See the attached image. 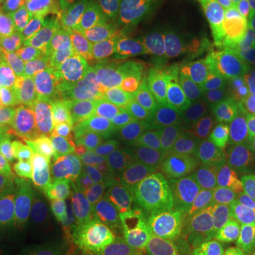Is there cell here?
Segmentation results:
<instances>
[{"mask_svg":"<svg viewBox=\"0 0 255 255\" xmlns=\"http://www.w3.org/2000/svg\"><path fill=\"white\" fill-rule=\"evenodd\" d=\"M121 50V40L117 31L107 30L102 34L90 37L88 47L81 58L63 75L47 84V91L73 95L84 101L88 108L94 111L101 82Z\"/></svg>","mask_w":255,"mask_h":255,"instance_id":"5","label":"cell"},{"mask_svg":"<svg viewBox=\"0 0 255 255\" xmlns=\"http://www.w3.org/2000/svg\"><path fill=\"white\" fill-rule=\"evenodd\" d=\"M122 196L143 201L209 199L214 179L201 172L191 156L189 133L179 132L170 152L162 160L136 172L117 174Z\"/></svg>","mask_w":255,"mask_h":255,"instance_id":"1","label":"cell"},{"mask_svg":"<svg viewBox=\"0 0 255 255\" xmlns=\"http://www.w3.org/2000/svg\"><path fill=\"white\" fill-rule=\"evenodd\" d=\"M50 6L51 0H10L4 11V21L13 27H23L50 10Z\"/></svg>","mask_w":255,"mask_h":255,"instance_id":"35","label":"cell"},{"mask_svg":"<svg viewBox=\"0 0 255 255\" xmlns=\"http://www.w3.org/2000/svg\"><path fill=\"white\" fill-rule=\"evenodd\" d=\"M153 1L155 0H118L121 27L130 23L137 14H140Z\"/></svg>","mask_w":255,"mask_h":255,"instance_id":"37","label":"cell"},{"mask_svg":"<svg viewBox=\"0 0 255 255\" xmlns=\"http://www.w3.org/2000/svg\"><path fill=\"white\" fill-rule=\"evenodd\" d=\"M238 122H200L189 132L191 156L201 172L217 179L227 174L240 173L250 156L241 137Z\"/></svg>","mask_w":255,"mask_h":255,"instance_id":"4","label":"cell"},{"mask_svg":"<svg viewBox=\"0 0 255 255\" xmlns=\"http://www.w3.org/2000/svg\"><path fill=\"white\" fill-rule=\"evenodd\" d=\"M88 43L90 34L81 31H67L44 64L40 65L47 84L54 81L55 78L70 70L81 58Z\"/></svg>","mask_w":255,"mask_h":255,"instance_id":"25","label":"cell"},{"mask_svg":"<svg viewBox=\"0 0 255 255\" xmlns=\"http://www.w3.org/2000/svg\"><path fill=\"white\" fill-rule=\"evenodd\" d=\"M9 1L10 0H0V9H3V7H7Z\"/></svg>","mask_w":255,"mask_h":255,"instance_id":"42","label":"cell"},{"mask_svg":"<svg viewBox=\"0 0 255 255\" xmlns=\"http://www.w3.org/2000/svg\"><path fill=\"white\" fill-rule=\"evenodd\" d=\"M6 114L10 122L27 140L34 153L46 152L50 137V125L31 105H17L6 101Z\"/></svg>","mask_w":255,"mask_h":255,"instance_id":"27","label":"cell"},{"mask_svg":"<svg viewBox=\"0 0 255 255\" xmlns=\"http://www.w3.org/2000/svg\"><path fill=\"white\" fill-rule=\"evenodd\" d=\"M0 255H18L16 251H11V250H4V248H0Z\"/></svg>","mask_w":255,"mask_h":255,"instance_id":"41","label":"cell"},{"mask_svg":"<svg viewBox=\"0 0 255 255\" xmlns=\"http://www.w3.org/2000/svg\"><path fill=\"white\" fill-rule=\"evenodd\" d=\"M63 216L70 227L74 255H108L101 203L74 199Z\"/></svg>","mask_w":255,"mask_h":255,"instance_id":"11","label":"cell"},{"mask_svg":"<svg viewBox=\"0 0 255 255\" xmlns=\"http://www.w3.org/2000/svg\"><path fill=\"white\" fill-rule=\"evenodd\" d=\"M137 201L147 250L189 230L193 201Z\"/></svg>","mask_w":255,"mask_h":255,"instance_id":"12","label":"cell"},{"mask_svg":"<svg viewBox=\"0 0 255 255\" xmlns=\"http://www.w3.org/2000/svg\"><path fill=\"white\" fill-rule=\"evenodd\" d=\"M18 28L26 38L30 58L37 65L44 64L48 55L53 53V50L67 33V30L55 21L50 10L40 14L31 23Z\"/></svg>","mask_w":255,"mask_h":255,"instance_id":"22","label":"cell"},{"mask_svg":"<svg viewBox=\"0 0 255 255\" xmlns=\"http://www.w3.org/2000/svg\"><path fill=\"white\" fill-rule=\"evenodd\" d=\"M1 21H3V20H1V17H0V23H1Z\"/></svg>","mask_w":255,"mask_h":255,"instance_id":"46","label":"cell"},{"mask_svg":"<svg viewBox=\"0 0 255 255\" xmlns=\"http://www.w3.org/2000/svg\"><path fill=\"white\" fill-rule=\"evenodd\" d=\"M3 174H4V170H3V169H1V166H0V177H1Z\"/></svg>","mask_w":255,"mask_h":255,"instance_id":"44","label":"cell"},{"mask_svg":"<svg viewBox=\"0 0 255 255\" xmlns=\"http://www.w3.org/2000/svg\"><path fill=\"white\" fill-rule=\"evenodd\" d=\"M107 248L112 251L124 246H136L147 253L145 233L139 214V201L127 196L102 203Z\"/></svg>","mask_w":255,"mask_h":255,"instance_id":"14","label":"cell"},{"mask_svg":"<svg viewBox=\"0 0 255 255\" xmlns=\"http://www.w3.org/2000/svg\"><path fill=\"white\" fill-rule=\"evenodd\" d=\"M146 97L135 100L112 101L100 111L101 136L112 140L132 119L149 108Z\"/></svg>","mask_w":255,"mask_h":255,"instance_id":"30","label":"cell"},{"mask_svg":"<svg viewBox=\"0 0 255 255\" xmlns=\"http://www.w3.org/2000/svg\"><path fill=\"white\" fill-rule=\"evenodd\" d=\"M243 0H194L210 33L217 41H233Z\"/></svg>","mask_w":255,"mask_h":255,"instance_id":"23","label":"cell"},{"mask_svg":"<svg viewBox=\"0 0 255 255\" xmlns=\"http://www.w3.org/2000/svg\"><path fill=\"white\" fill-rule=\"evenodd\" d=\"M236 53L255 55V0H243L237 31L233 40Z\"/></svg>","mask_w":255,"mask_h":255,"instance_id":"34","label":"cell"},{"mask_svg":"<svg viewBox=\"0 0 255 255\" xmlns=\"http://www.w3.org/2000/svg\"><path fill=\"white\" fill-rule=\"evenodd\" d=\"M4 111H6V100L0 95V118L3 117Z\"/></svg>","mask_w":255,"mask_h":255,"instance_id":"40","label":"cell"},{"mask_svg":"<svg viewBox=\"0 0 255 255\" xmlns=\"http://www.w3.org/2000/svg\"><path fill=\"white\" fill-rule=\"evenodd\" d=\"M246 70L187 87L184 94V112L187 121L196 124L206 122L227 110L231 102L234 84L238 75Z\"/></svg>","mask_w":255,"mask_h":255,"instance_id":"16","label":"cell"},{"mask_svg":"<svg viewBox=\"0 0 255 255\" xmlns=\"http://www.w3.org/2000/svg\"><path fill=\"white\" fill-rule=\"evenodd\" d=\"M164 70L170 73L184 87L216 80L223 75L248 68L246 60H241L233 46L214 44L167 61Z\"/></svg>","mask_w":255,"mask_h":255,"instance_id":"8","label":"cell"},{"mask_svg":"<svg viewBox=\"0 0 255 255\" xmlns=\"http://www.w3.org/2000/svg\"><path fill=\"white\" fill-rule=\"evenodd\" d=\"M23 255H74L70 227L63 214L40 210L30 217Z\"/></svg>","mask_w":255,"mask_h":255,"instance_id":"15","label":"cell"},{"mask_svg":"<svg viewBox=\"0 0 255 255\" xmlns=\"http://www.w3.org/2000/svg\"><path fill=\"white\" fill-rule=\"evenodd\" d=\"M47 90V81L40 65L28 64L18 73L0 77V95L6 101L17 105H30L40 98Z\"/></svg>","mask_w":255,"mask_h":255,"instance_id":"21","label":"cell"},{"mask_svg":"<svg viewBox=\"0 0 255 255\" xmlns=\"http://www.w3.org/2000/svg\"><path fill=\"white\" fill-rule=\"evenodd\" d=\"M24 176L33 191L37 209L64 214L75 199L67 155L34 153Z\"/></svg>","mask_w":255,"mask_h":255,"instance_id":"6","label":"cell"},{"mask_svg":"<svg viewBox=\"0 0 255 255\" xmlns=\"http://www.w3.org/2000/svg\"><path fill=\"white\" fill-rule=\"evenodd\" d=\"M230 255H244L255 248V220L244 217L227 237L221 240Z\"/></svg>","mask_w":255,"mask_h":255,"instance_id":"36","label":"cell"},{"mask_svg":"<svg viewBox=\"0 0 255 255\" xmlns=\"http://www.w3.org/2000/svg\"><path fill=\"white\" fill-rule=\"evenodd\" d=\"M30 105L51 127L58 122L78 117L87 111H91L80 98L60 91H47Z\"/></svg>","mask_w":255,"mask_h":255,"instance_id":"29","label":"cell"},{"mask_svg":"<svg viewBox=\"0 0 255 255\" xmlns=\"http://www.w3.org/2000/svg\"><path fill=\"white\" fill-rule=\"evenodd\" d=\"M179 0H155L119 30L122 51L133 60H149L160 46Z\"/></svg>","mask_w":255,"mask_h":255,"instance_id":"9","label":"cell"},{"mask_svg":"<svg viewBox=\"0 0 255 255\" xmlns=\"http://www.w3.org/2000/svg\"><path fill=\"white\" fill-rule=\"evenodd\" d=\"M30 230V217L20 213L0 211V248L17 251L24 246Z\"/></svg>","mask_w":255,"mask_h":255,"instance_id":"33","label":"cell"},{"mask_svg":"<svg viewBox=\"0 0 255 255\" xmlns=\"http://www.w3.org/2000/svg\"><path fill=\"white\" fill-rule=\"evenodd\" d=\"M140 97H145V91L137 61L121 50L101 82L94 111L100 112L112 101L135 100Z\"/></svg>","mask_w":255,"mask_h":255,"instance_id":"17","label":"cell"},{"mask_svg":"<svg viewBox=\"0 0 255 255\" xmlns=\"http://www.w3.org/2000/svg\"><path fill=\"white\" fill-rule=\"evenodd\" d=\"M108 255H146V253L136 246H124L108 251Z\"/></svg>","mask_w":255,"mask_h":255,"instance_id":"39","label":"cell"},{"mask_svg":"<svg viewBox=\"0 0 255 255\" xmlns=\"http://www.w3.org/2000/svg\"><path fill=\"white\" fill-rule=\"evenodd\" d=\"M75 199L105 203L122 196L118 187V159L112 142L94 136L82 142L67 155Z\"/></svg>","mask_w":255,"mask_h":255,"instance_id":"3","label":"cell"},{"mask_svg":"<svg viewBox=\"0 0 255 255\" xmlns=\"http://www.w3.org/2000/svg\"><path fill=\"white\" fill-rule=\"evenodd\" d=\"M240 174L246 179L247 182L255 184V153L247 157V160L240 170Z\"/></svg>","mask_w":255,"mask_h":255,"instance_id":"38","label":"cell"},{"mask_svg":"<svg viewBox=\"0 0 255 255\" xmlns=\"http://www.w3.org/2000/svg\"><path fill=\"white\" fill-rule=\"evenodd\" d=\"M230 115L237 119L250 118L255 115V74L246 70L238 75L234 84Z\"/></svg>","mask_w":255,"mask_h":255,"instance_id":"32","label":"cell"},{"mask_svg":"<svg viewBox=\"0 0 255 255\" xmlns=\"http://www.w3.org/2000/svg\"><path fill=\"white\" fill-rule=\"evenodd\" d=\"M136 61L149 105L172 119L174 125L184 124L187 121L184 112L186 87L159 64L147 60Z\"/></svg>","mask_w":255,"mask_h":255,"instance_id":"13","label":"cell"},{"mask_svg":"<svg viewBox=\"0 0 255 255\" xmlns=\"http://www.w3.org/2000/svg\"><path fill=\"white\" fill-rule=\"evenodd\" d=\"M177 133L172 119L149 107L111 140L118 159L117 174L142 170L162 160L170 152Z\"/></svg>","mask_w":255,"mask_h":255,"instance_id":"2","label":"cell"},{"mask_svg":"<svg viewBox=\"0 0 255 255\" xmlns=\"http://www.w3.org/2000/svg\"><path fill=\"white\" fill-rule=\"evenodd\" d=\"M50 11L67 31L121 30L118 0H51Z\"/></svg>","mask_w":255,"mask_h":255,"instance_id":"10","label":"cell"},{"mask_svg":"<svg viewBox=\"0 0 255 255\" xmlns=\"http://www.w3.org/2000/svg\"><path fill=\"white\" fill-rule=\"evenodd\" d=\"M246 216L221 206L211 199H199L191 203L189 230L223 240L237 227Z\"/></svg>","mask_w":255,"mask_h":255,"instance_id":"19","label":"cell"},{"mask_svg":"<svg viewBox=\"0 0 255 255\" xmlns=\"http://www.w3.org/2000/svg\"><path fill=\"white\" fill-rule=\"evenodd\" d=\"M253 219L255 220V211H254V214H253Z\"/></svg>","mask_w":255,"mask_h":255,"instance_id":"45","label":"cell"},{"mask_svg":"<svg viewBox=\"0 0 255 255\" xmlns=\"http://www.w3.org/2000/svg\"><path fill=\"white\" fill-rule=\"evenodd\" d=\"M33 159V150L27 140L7 118L4 111L0 118V166L10 174L23 176Z\"/></svg>","mask_w":255,"mask_h":255,"instance_id":"24","label":"cell"},{"mask_svg":"<svg viewBox=\"0 0 255 255\" xmlns=\"http://www.w3.org/2000/svg\"><path fill=\"white\" fill-rule=\"evenodd\" d=\"M31 63L27 43L18 27L0 23V77L18 73Z\"/></svg>","mask_w":255,"mask_h":255,"instance_id":"28","label":"cell"},{"mask_svg":"<svg viewBox=\"0 0 255 255\" xmlns=\"http://www.w3.org/2000/svg\"><path fill=\"white\" fill-rule=\"evenodd\" d=\"M217 43L196 7L194 0H179L160 46L147 61L163 65L167 61Z\"/></svg>","mask_w":255,"mask_h":255,"instance_id":"7","label":"cell"},{"mask_svg":"<svg viewBox=\"0 0 255 255\" xmlns=\"http://www.w3.org/2000/svg\"><path fill=\"white\" fill-rule=\"evenodd\" d=\"M209 199L241 216L253 217L255 211V184L247 182L240 173L221 176L210 183Z\"/></svg>","mask_w":255,"mask_h":255,"instance_id":"20","label":"cell"},{"mask_svg":"<svg viewBox=\"0 0 255 255\" xmlns=\"http://www.w3.org/2000/svg\"><path fill=\"white\" fill-rule=\"evenodd\" d=\"M244 255H255V248H253L251 251H248V253H247V254H244Z\"/></svg>","mask_w":255,"mask_h":255,"instance_id":"43","label":"cell"},{"mask_svg":"<svg viewBox=\"0 0 255 255\" xmlns=\"http://www.w3.org/2000/svg\"><path fill=\"white\" fill-rule=\"evenodd\" d=\"M146 255H230L221 240L187 230L179 237L157 244L147 250Z\"/></svg>","mask_w":255,"mask_h":255,"instance_id":"26","label":"cell"},{"mask_svg":"<svg viewBox=\"0 0 255 255\" xmlns=\"http://www.w3.org/2000/svg\"><path fill=\"white\" fill-rule=\"evenodd\" d=\"M98 135H101L100 112L87 111L78 117L50 127L46 152L54 155H68L74 147Z\"/></svg>","mask_w":255,"mask_h":255,"instance_id":"18","label":"cell"},{"mask_svg":"<svg viewBox=\"0 0 255 255\" xmlns=\"http://www.w3.org/2000/svg\"><path fill=\"white\" fill-rule=\"evenodd\" d=\"M37 209L26 176L4 173L0 177V211L27 214Z\"/></svg>","mask_w":255,"mask_h":255,"instance_id":"31","label":"cell"}]
</instances>
